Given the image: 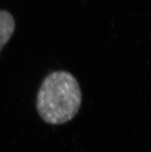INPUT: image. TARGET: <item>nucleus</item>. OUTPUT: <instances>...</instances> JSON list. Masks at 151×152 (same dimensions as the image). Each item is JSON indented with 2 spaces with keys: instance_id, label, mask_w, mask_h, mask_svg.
<instances>
[{
  "instance_id": "nucleus-1",
  "label": "nucleus",
  "mask_w": 151,
  "mask_h": 152,
  "mask_svg": "<svg viewBox=\"0 0 151 152\" xmlns=\"http://www.w3.org/2000/svg\"><path fill=\"white\" fill-rule=\"evenodd\" d=\"M82 93L76 77L67 71L50 73L39 89L36 108L46 123L57 125L69 121L78 114Z\"/></svg>"
},
{
  "instance_id": "nucleus-2",
  "label": "nucleus",
  "mask_w": 151,
  "mask_h": 152,
  "mask_svg": "<svg viewBox=\"0 0 151 152\" xmlns=\"http://www.w3.org/2000/svg\"><path fill=\"white\" fill-rule=\"evenodd\" d=\"M15 23L9 12L0 10V52L14 33Z\"/></svg>"
}]
</instances>
